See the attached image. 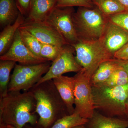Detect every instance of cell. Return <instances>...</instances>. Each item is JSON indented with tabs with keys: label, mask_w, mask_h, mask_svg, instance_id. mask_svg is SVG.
Instances as JSON below:
<instances>
[{
	"label": "cell",
	"mask_w": 128,
	"mask_h": 128,
	"mask_svg": "<svg viewBox=\"0 0 128 128\" xmlns=\"http://www.w3.org/2000/svg\"><path fill=\"white\" fill-rule=\"evenodd\" d=\"M18 30L22 40L26 47L34 55L41 57L42 44L27 30L21 28H19Z\"/></svg>",
	"instance_id": "22"
},
{
	"label": "cell",
	"mask_w": 128,
	"mask_h": 128,
	"mask_svg": "<svg viewBox=\"0 0 128 128\" xmlns=\"http://www.w3.org/2000/svg\"><path fill=\"white\" fill-rule=\"evenodd\" d=\"M36 102L31 91L9 92L0 99V126L10 125L24 128L38 124Z\"/></svg>",
	"instance_id": "1"
},
{
	"label": "cell",
	"mask_w": 128,
	"mask_h": 128,
	"mask_svg": "<svg viewBox=\"0 0 128 128\" xmlns=\"http://www.w3.org/2000/svg\"><path fill=\"white\" fill-rule=\"evenodd\" d=\"M85 128H128V120L118 117L106 116L95 110Z\"/></svg>",
	"instance_id": "15"
},
{
	"label": "cell",
	"mask_w": 128,
	"mask_h": 128,
	"mask_svg": "<svg viewBox=\"0 0 128 128\" xmlns=\"http://www.w3.org/2000/svg\"><path fill=\"white\" fill-rule=\"evenodd\" d=\"M72 46L76 53V61L90 78L101 64L114 58L105 48L102 38L96 41H80Z\"/></svg>",
	"instance_id": "5"
},
{
	"label": "cell",
	"mask_w": 128,
	"mask_h": 128,
	"mask_svg": "<svg viewBox=\"0 0 128 128\" xmlns=\"http://www.w3.org/2000/svg\"><path fill=\"white\" fill-rule=\"evenodd\" d=\"M16 64L14 61L0 60V99L6 96L9 92L11 72Z\"/></svg>",
	"instance_id": "19"
},
{
	"label": "cell",
	"mask_w": 128,
	"mask_h": 128,
	"mask_svg": "<svg viewBox=\"0 0 128 128\" xmlns=\"http://www.w3.org/2000/svg\"><path fill=\"white\" fill-rule=\"evenodd\" d=\"M121 67V60L115 58L104 62L91 78L92 86L105 82L114 71Z\"/></svg>",
	"instance_id": "17"
},
{
	"label": "cell",
	"mask_w": 128,
	"mask_h": 128,
	"mask_svg": "<svg viewBox=\"0 0 128 128\" xmlns=\"http://www.w3.org/2000/svg\"></svg>",
	"instance_id": "36"
},
{
	"label": "cell",
	"mask_w": 128,
	"mask_h": 128,
	"mask_svg": "<svg viewBox=\"0 0 128 128\" xmlns=\"http://www.w3.org/2000/svg\"><path fill=\"white\" fill-rule=\"evenodd\" d=\"M74 79V112L83 118H91L95 111L91 78L81 70Z\"/></svg>",
	"instance_id": "7"
},
{
	"label": "cell",
	"mask_w": 128,
	"mask_h": 128,
	"mask_svg": "<svg viewBox=\"0 0 128 128\" xmlns=\"http://www.w3.org/2000/svg\"><path fill=\"white\" fill-rule=\"evenodd\" d=\"M95 5L92 0H57L56 6L59 7L92 8Z\"/></svg>",
	"instance_id": "25"
},
{
	"label": "cell",
	"mask_w": 128,
	"mask_h": 128,
	"mask_svg": "<svg viewBox=\"0 0 128 128\" xmlns=\"http://www.w3.org/2000/svg\"><path fill=\"white\" fill-rule=\"evenodd\" d=\"M74 51L75 50L73 46L66 45L58 57L53 61L48 72L36 85L53 80L66 73L80 72L82 68L74 56Z\"/></svg>",
	"instance_id": "9"
},
{
	"label": "cell",
	"mask_w": 128,
	"mask_h": 128,
	"mask_svg": "<svg viewBox=\"0 0 128 128\" xmlns=\"http://www.w3.org/2000/svg\"><path fill=\"white\" fill-rule=\"evenodd\" d=\"M73 22L80 41L100 39L109 19L97 6L78 7L73 16Z\"/></svg>",
	"instance_id": "4"
},
{
	"label": "cell",
	"mask_w": 128,
	"mask_h": 128,
	"mask_svg": "<svg viewBox=\"0 0 128 128\" xmlns=\"http://www.w3.org/2000/svg\"><path fill=\"white\" fill-rule=\"evenodd\" d=\"M114 58L121 60H128V42L120 50L115 53Z\"/></svg>",
	"instance_id": "28"
},
{
	"label": "cell",
	"mask_w": 128,
	"mask_h": 128,
	"mask_svg": "<svg viewBox=\"0 0 128 128\" xmlns=\"http://www.w3.org/2000/svg\"><path fill=\"white\" fill-rule=\"evenodd\" d=\"M128 84V74L121 66V68L114 71L106 81L97 85L116 87L124 86Z\"/></svg>",
	"instance_id": "23"
},
{
	"label": "cell",
	"mask_w": 128,
	"mask_h": 128,
	"mask_svg": "<svg viewBox=\"0 0 128 128\" xmlns=\"http://www.w3.org/2000/svg\"><path fill=\"white\" fill-rule=\"evenodd\" d=\"M50 65L48 62L31 65L16 64L11 76L8 91L30 90L48 72Z\"/></svg>",
	"instance_id": "6"
},
{
	"label": "cell",
	"mask_w": 128,
	"mask_h": 128,
	"mask_svg": "<svg viewBox=\"0 0 128 128\" xmlns=\"http://www.w3.org/2000/svg\"><path fill=\"white\" fill-rule=\"evenodd\" d=\"M108 17L110 21L128 32V12H124Z\"/></svg>",
	"instance_id": "26"
},
{
	"label": "cell",
	"mask_w": 128,
	"mask_h": 128,
	"mask_svg": "<svg viewBox=\"0 0 128 128\" xmlns=\"http://www.w3.org/2000/svg\"><path fill=\"white\" fill-rule=\"evenodd\" d=\"M73 128H85V126L84 125H82V126H76Z\"/></svg>",
	"instance_id": "34"
},
{
	"label": "cell",
	"mask_w": 128,
	"mask_h": 128,
	"mask_svg": "<svg viewBox=\"0 0 128 128\" xmlns=\"http://www.w3.org/2000/svg\"><path fill=\"white\" fill-rule=\"evenodd\" d=\"M92 93L95 110L106 116L125 118L128 84L116 87L92 86Z\"/></svg>",
	"instance_id": "3"
},
{
	"label": "cell",
	"mask_w": 128,
	"mask_h": 128,
	"mask_svg": "<svg viewBox=\"0 0 128 128\" xmlns=\"http://www.w3.org/2000/svg\"><path fill=\"white\" fill-rule=\"evenodd\" d=\"M24 16L20 13L16 22L5 27L0 33V55L2 56L9 49L14 41L17 31L25 22Z\"/></svg>",
	"instance_id": "16"
},
{
	"label": "cell",
	"mask_w": 128,
	"mask_h": 128,
	"mask_svg": "<svg viewBox=\"0 0 128 128\" xmlns=\"http://www.w3.org/2000/svg\"><path fill=\"white\" fill-rule=\"evenodd\" d=\"M0 60L14 61L24 65L48 62L44 59L34 55L26 47L22 40L18 29L11 46L4 54L0 56Z\"/></svg>",
	"instance_id": "10"
},
{
	"label": "cell",
	"mask_w": 128,
	"mask_h": 128,
	"mask_svg": "<svg viewBox=\"0 0 128 128\" xmlns=\"http://www.w3.org/2000/svg\"><path fill=\"white\" fill-rule=\"evenodd\" d=\"M66 46H61L42 44L41 57L48 62H53L62 53Z\"/></svg>",
	"instance_id": "24"
},
{
	"label": "cell",
	"mask_w": 128,
	"mask_h": 128,
	"mask_svg": "<svg viewBox=\"0 0 128 128\" xmlns=\"http://www.w3.org/2000/svg\"><path fill=\"white\" fill-rule=\"evenodd\" d=\"M30 90L36 100L38 125L41 128H50L57 120L70 114L53 80L36 85Z\"/></svg>",
	"instance_id": "2"
},
{
	"label": "cell",
	"mask_w": 128,
	"mask_h": 128,
	"mask_svg": "<svg viewBox=\"0 0 128 128\" xmlns=\"http://www.w3.org/2000/svg\"><path fill=\"white\" fill-rule=\"evenodd\" d=\"M125 118L128 120V98L125 105Z\"/></svg>",
	"instance_id": "31"
},
{
	"label": "cell",
	"mask_w": 128,
	"mask_h": 128,
	"mask_svg": "<svg viewBox=\"0 0 128 128\" xmlns=\"http://www.w3.org/2000/svg\"><path fill=\"white\" fill-rule=\"evenodd\" d=\"M105 48L114 55L128 42V32L109 20L102 38Z\"/></svg>",
	"instance_id": "12"
},
{
	"label": "cell",
	"mask_w": 128,
	"mask_h": 128,
	"mask_svg": "<svg viewBox=\"0 0 128 128\" xmlns=\"http://www.w3.org/2000/svg\"><path fill=\"white\" fill-rule=\"evenodd\" d=\"M24 128H34L33 127H32V126H30V125H28V124H27V125H25V126H24Z\"/></svg>",
	"instance_id": "33"
},
{
	"label": "cell",
	"mask_w": 128,
	"mask_h": 128,
	"mask_svg": "<svg viewBox=\"0 0 128 128\" xmlns=\"http://www.w3.org/2000/svg\"><path fill=\"white\" fill-rule=\"evenodd\" d=\"M93 2L107 16L126 12L125 8L117 0H96Z\"/></svg>",
	"instance_id": "20"
},
{
	"label": "cell",
	"mask_w": 128,
	"mask_h": 128,
	"mask_svg": "<svg viewBox=\"0 0 128 128\" xmlns=\"http://www.w3.org/2000/svg\"><path fill=\"white\" fill-rule=\"evenodd\" d=\"M92 0V1L93 2H94V1L96 0Z\"/></svg>",
	"instance_id": "35"
},
{
	"label": "cell",
	"mask_w": 128,
	"mask_h": 128,
	"mask_svg": "<svg viewBox=\"0 0 128 128\" xmlns=\"http://www.w3.org/2000/svg\"><path fill=\"white\" fill-rule=\"evenodd\" d=\"M19 11L22 15L28 16L31 0H16Z\"/></svg>",
	"instance_id": "27"
},
{
	"label": "cell",
	"mask_w": 128,
	"mask_h": 128,
	"mask_svg": "<svg viewBox=\"0 0 128 128\" xmlns=\"http://www.w3.org/2000/svg\"><path fill=\"white\" fill-rule=\"evenodd\" d=\"M88 121L89 119L83 118L80 114L74 113L58 120L50 128H73L84 125Z\"/></svg>",
	"instance_id": "21"
},
{
	"label": "cell",
	"mask_w": 128,
	"mask_h": 128,
	"mask_svg": "<svg viewBox=\"0 0 128 128\" xmlns=\"http://www.w3.org/2000/svg\"><path fill=\"white\" fill-rule=\"evenodd\" d=\"M121 66L128 74V60H121Z\"/></svg>",
	"instance_id": "30"
},
{
	"label": "cell",
	"mask_w": 128,
	"mask_h": 128,
	"mask_svg": "<svg viewBox=\"0 0 128 128\" xmlns=\"http://www.w3.org/2000/svg\"><path fill=\"white\" fill-rule=\"evenodd\" d=\"M0 128H16L14 126H10V125H5L0 126Z\"/></svg>",
	"instance_id": "32"
},
{
	"label": "cell",
	"mask_w": 128,
	"mask_h": 128,
	"mask_svg": "<svg viewBox=\"0 0 128 128\" xmlns=\"http://www.w3.org/2000/svg\"><path fill=\"white\" fill-rule=\"evenodd\" d=\"M75 12L74 7L56 6L44 21L56 29L72 46L80 41L73 22Z\"/></svg>",
	"instance_id": "8"
},
{
	"label": "cell",
	"mask_w": 128,
	"mask_h": 128,
	"mask_svg": "<svg viewBox=\"0 0 128 128\" xmlns=\"http://www.w3.org/2000/svg\"><path fill=\"white\" fill-rule=\"evenodd\" d=\"M20 28L29 32L41 43L61 46L68 44L61 34L45 22L25 21Z\"/></svg>",
	"instance_id": "11"
},
{
	"label": "cell",
	"mask_w": 128,
	"mask_h": 128,
	"mask_svg": "<svg viewBox=\"0 0 128 128\" xmlns=\"http://www.w3.org/2000/svg\"><path fill=\"white\" fill-rule=\"evenodd\" d=\"M117 0L125 8L126 11L128 12V0Z\"/></svg>",
	"instance_id": "29"
},
{
	"label": "cell",
	"mask_w": 128,
	"mask_h": 128,
	"mask_svg": "<svg viewBox=\"0 0 128 128\" xmlns=\"http://www.w3.org/2000/svg\"><path fill=\"white\" fill-rule=\"evenodd\" d=\"M56 0H31L28 17L25 21L43 22L56 6Z\"/></svg>",
	"instance_id": "14"
},
{
	"label": "cell",
	"mask_w": 128,
	"mask_h": 128,
	"mask_svg": "<svg viewBox=\"0 0 128 128\" xmlns=\"http://www.w3.org/2000/svg\"><path fill=\"white\" fill-rule=\"evenodd\" d=\"M20 13L16 0H0L1 28L14 23Z\"/></svg>",
	"instance_id": "18"
},
{
	"label": "cell",
	"mask_w": 128,
	"mask_h": 128,
	"mask_svg": "<svg viewBox=\"0 0 128 128\" xmlns=\"http://www.w3.org/2000/svg\"><path fill=\"white\" fill-rule=\"evenodd\" d=\"M58 92L66 105L70 114L74 112V79L62 76L53 80Z\"/></svg>",
	"instance_id": "13"
}]
</instances>
